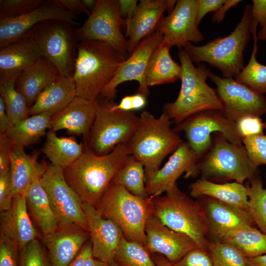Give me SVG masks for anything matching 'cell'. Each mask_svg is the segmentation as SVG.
<instances>
[{
    "label": "cell",
    "mask_w": 266,
    "mask_h": 266,
    "mask_svg": "<svg viewBox=\"0 0 266 266\" xmlns=\"http://www.w3.org/2000/svg\"><path fill=\"white\" fill-rule=\"evenodd\" d=\"M244 185L248 193L249 212L256 226L266 234V186L263 187L260 174L247 180Z\"/></svg>",
    "instance_id": "39"
},
{
    "label": "cell",
    "mask_w": 266,
    "mask_h": 266,
    "mask_svg": "<svg viewBox=\"0 0 266 266\" xmlns=\"http://www.w3.org/2000/svg\"><path fill=\"white\" fill-rule=\"evenodd\" d=\"M10 126V121L4 101L0 96V134H5Z\"/></svg>",
    "instance_id": "56"
},
{
    "label": "cell",
    "mask_w": 266,
    "mask_h": 266,
    "mask_svg": "<svg viewBox=\"0 0 266 266\" xmlns=\"http://www.w3.org/2000/svg\"><path fill=\"white\" fill-rule=\"evenodd\" d=\"M178 57L182 66L181 88L174 101L164 105L162 113L176 125L203 110H222L216 89L206 83L208 78L206 66L200 63L196 67L183 48L179 49Z\"/></svg>",
    "instance_id": "4"
},
{
    "label": "cell",
    "mask_w": 266,
    "mask_h": 266,
    "mask_svg": "<svg viewBox=\"0 0 266 266\" xmlns=\"http://www.w3.org/2000/svg\"><path fill=\"white\" fill-rule=\"evenodd\" d=\"M77 96L73 78L60 75L43 90L30 108V115L46 112L52 116L65 108Z\"/></svg>",
    "instance_id": "28"
},
{
    "label": "cell",
    "mask_w": 266,
    "mask_h": 266,
    "mask_svg": "<svg viewBox=\"0 0 266 266\" xmlns=\"http://www.w3.org/2000/svg\"><path fill=\"white\" fill-rule=\"evenodd\" d=\"M46 0H0V18L15 17L36 8Z\"/></svg>",
    "instance_id": "43"
},
{
    "label": "cell",
    "mask_w": 266,
    "mask_h": 266,
    "mask_svg": "<svg viewBox=\"0 0 266 266\" xmlns=\"http://www.w3.org/2000/svg\"><path fill=\"white\" fill-rule=\"evenodd\" d=\"M239 135L243 138L264 134L266 124L260 117L247 115L241 117L235 121Z\"/></svg>",
    "instance_id": "45"
},
{
    "label": "cell",
    "mask_w": 266,
    "mask_h": 266,
    "mask_svg": "<svg viewBox=\"0 0 266 266\" xmlns=\"http://www.w3.org/2000/svg\"><path fill=\"white\" fill-rule=\"evenodd\" d=\"M164 39V36L156 31L143 39L129 57L121 64L114 77L99 98L113 100L116 97L117 88L119 85L133 80L139 84L136 92L148 97L149 89L144 81L145 70L152 53Z\"/></svg>",
    "instance_id": "15"
},
{
    "label": "cell",
    "mask_w": 266,
    "mask_h": 266,
    "mask_svg": "<svg viewBox=\"0 0 266 266\" xmlns=\"http://www.w3.org/2000/svg\"><path fill=\"white\" fill-rule=\"evenodd\" d=\"M251 7L245 6L239 22L228 36L200 46L186 44L183 48L193 63H207L220 70L223 77L235 78L244 67L243 52L254 26L258 25L252 18Z\"/></svg>",
    "instance_id": "3"
},
{
    "label": "cell",
    "mask_w": 266,
    "mask_h": 266,
    "mask_svg": "<svg viewBox=\"0 0 266 266\" xmlns=\"http://www.w3.org/2000/svg\"><path fill=\"white\" fill-rule=\"evenodd\" d=\"M50 129L42 151L53 166L65 168L75 162L82 154L84 144L73 137H60Z\"/></svg>",
    "instance_id": "33"
},
{
    "label": "cell",
    "mask_w": 266,
    "mask_h": 266,
    "mask_svg": "<svg viewBox=\"0 0 266 266\" xmlns=\"http://www.w3.org/2000/svg\"><path fill=\"white\" fill-rule=\"evenodd\" d=\"M147 242L144 246L151 254L164 256L174 264L191 250L199 247L188 235L164 225L153 215L145 225Z\"/></svg>",
    "instance_id": "20"
},
{
    "label": "cell",
    "mask_w": 266,
    "mask_h": 266,
    "mask_svg": "<svg viewBox=\"0 0 266 266\" xmlns=\"http://www.w3.org/2000/svg\"><path fill=\"white\" fill-rule=\"evenodd\" d=\"M41 56L25 37L0 49V78L19 74Z\"/></svg>",
    "instance_id": "31"
},
{
    "label": "cell",
    "mask_w": 266,
    "mask_h": 266,
    "mask_svg": "<svg viewBox=\"0 0 266 266\" xmlns=\"http://www.w3.org/2000/svg\"><path fill=\"white\" fill-rule=\"evenodd\" d=\"M257 28V26H255L252 32L254 44L249 61L235 79L264 95L266 93V66L259 63L256 59L258 51Z\"/></svg>",
    "instance_id": "38"
},
{
    "label": "cell",
    "mask_w": 266,
    "mask_h": 266,
    "mask_svg": "<svg viewBox=\"0 0 266 266\" xmlns=\"http://www.w3.org/2000/svg\"><path fill=\"white\" fill-rule=\"evenodd\" d=\"M203 211L209 241H219L226 234L243 228L256 227L248 210L207 196L197 199Z\"/></svg>",
    "instance_id": "17"
},
{
    "label": "cell",
    "mask_w": 266,
    "mask_h": 266,
    "mask_svg": "<svg viewBox=\"0 0 266 266\" xmlns=\"http://www.w3.org/2000/svg\"><path fill=\"white\" fill-rule=\"evenodd\" d=\"M0 233L13 241L20 251L38 236L30 218L25 196L15 195L10 208L0 212Z\"/></svg>",
    "instance_id": "23"
},
{
    "label": "cell",
    "mask_w": 266,
    "mask_h": 266,
    "mask_svg": "<svg viewBox=\"0 0 266 266\" xmlns=\"http://www.w3.org/2000/svg\"><path fill=\"white\" fill-rule=\"evenodd\" d=\"M73 26L64 20H45L33 26L23 37L29 39L40 56L52 63L61 75L73 78L79 43Z\"/></svg>",
    "instance_id": "10"
},
{
    "label": "cell",
    "mask_w": 266,
    "mask_h": 266,
    "mask_svg": "<svg viewBox=\"0 0 266 266\" xmlns=\"http://www.w3.org/2000/svg\"><path fill=\"white\" fill-rule=\"evenodd\" d=\"M126 58L104 42L80 41L73 76L77 96L95 101Z\"/></svg>",
    "instance_id": "2"
},
{
    "label": "cell",
    "mask_w": 266,
    "mask_h": 266,
    "mask_svg": "<svg viewBox=\"0 0 266 266\" xmlns=\"http://www.w3.org/2000/svg\"><path fill=\"white\" fill-rule=\"evenodd\" d=\"M76 18L57 0H46L40 6L23 15L0 18V49L20 39L32 28L43 21L64 20L77 26Z\"/></svg>",
    "instance_id": "19"
},
{
    "label": "cell",
    "mask_w": 266,
    "mask_h": 266,
    "mask_svg": "<svg viewBox=\"0 0 266 266\" xmlns=\"http://www.w3.org/2000/svg\"><path fill=\"white\" fill-rule=\"evenodd\" d=\"M57 0L64 8L76 16L82 13H85L89 16L91 13L84 6L81 0Z\"/></svg>",
    "instance_id": "52"
},
{
    "label": "cell",
    "mask_w": 266,
    "mask_h": 266,
    "mask_svg": "<svg viewBox=\"0 0 266 266\" xmlns=\"http://www.w3.org/2000/svg\"><path fill=\"white\" fill-rule=\"evenodd\" d=\"M13 145L5 134H0V174L10 169V156Z\"/></svg>",
    "instance_id": "49"
},
{
    "label": "cell",
    "mask_w": 266,
    "mask_h": 266,
    "mask_svg": "<svg viewBox=\"0 0 266 266\" xmlns=\"http://www.w3.org/2000/svg\"><path fill=\"white\" fill-rule=\"evenodd\" d=\"M83 266H110V265L107 263L95 258L91 254L86 259Z\"/></svg>",
    "instance_id": "59"
},
{
    "label": "cell",
    "mask_w": 266,
    "mask_h": 266,
    "mask_svg": "<svg viewBox=\"0 0 266 266\" xmlns=\"http://www.w3.org/2000/svg\"><path fill=\"white\" fill-rule=\"evenodd\" d=\"M60 75L52 63L41 57L19 74L16 81V88L24 96L30 108L40 93L53 83Z\"/></svg>",
    "instance_id": "26"
},
{
    "label": "cell",
    "mask_w": 266,
    "mask_h": 266,
    "mask_svg": "<svg viewBox=\"0 0 266 266\" xmlns=\"http://www.w3.org/2000/svg\"><path fill=\"white\" fill-rule=\"evenodd\" d=\"M239 0H226V2L216 12H215L211 18L213 23H220L225 18L227 12L232 7L235 6L238 3L241 2Z\"/></svg>",
    "instance_id": "54"
},
{
    "label": "cell",
    "mask_w": 266,
    "mask_h": 266,
    "mask_svg": "<svg viewBox=\"0 0 266 266\" xmlns=\"http://www.w3.org/2000/svg\"><path fill=\"white\" fill-rule=\"evenodd\" d=\"M82 207L88 225L92 255L109 264L114 261L123 233L117 224L103 217L95 206L82 202Z\"/></svg>",
    "instance_id": "21"
},
{
    "label": "cell",
    "mask_w": 266,
    "mask_h": 266,
    "mask_svg": "<svg viewBox=\"0 0 266 266\" xmlns=\"http://www.w3.org/2000/svg\"><path fill=\"white\" fill-rule=\"evenodd\" d=\"M112 182L125 187L133 195L149 198L145 186V169L143 164L130 155L123 166L114 175Z\"/></svg>",
    "instance_id": "36"
},
{
    "label": "cell",
    "mask_w": 266,
    "mask_h": 266,
    "mask_svg": "<svg viewBox=\"0 0 266 266\" xmlns=\"http://www.w3.org/2000/svg\"><path fill=\"white\" fill-rule=\"evenodd\" d=\"M258 40H266V26L262 28L257 33Z\"/></svg>",
    "instance_id": "61"
},
{
    "label": "cell",
    "mask_w": 266,
    "mask_h": 266,
    "mask_svg": "<svg viewBox=\"0 0 266 266\" xmlns=\"http://www.w3.org/2000/svg\"><path fill=\"white\" fill-rule=\"evenodd\" d=\"M110 266H120L117 263H116L114 261L109 263Z\"/></svg>",
    "instance_id": "62"
},
{
    "label": "cell",
    "mask_w": 266,
    "mask_h": 266,
    "mask_svg": "<svg viewBox=\"0 0 266 266\" xmlns=\"http://www.w3.org/2000/svg\"><path fill=\"white\" fill-rule=\"evenodd\" d=\"M38 155L27 154L24 147L14 145L10 156V174L14 196L26 192L32 182L41 177L45 171L47 165L37 160Z\"/></svg>",
    "instance_id": "27"
},
{
    "label": "cell",
    "mask_w": 266,
    "mask_h": 266,
    "mask_svg": "<svg viewBox=\"0 0 266 266\" xmlns=\"http://www.w3.org/2000/svg\"><path fill=\"white\" fill-rule=\"evenodd\" d=\"M196 0H178L169 14L163 16L155 31L161 33L171 46L183 48L188 43H197L204 39L196 23Z\"/></svg>",
    "instance_id": "16"
},
{
    "label": "cell",
    "mask_w": 266,
    "mask_h": 266,
    "mask_svg": "<svg viewBox=\"0 0 266 266\" xmlns=\"http://www.w3.org/2000/svg\"><path fill=\"white\" fill-rule=\"evenodd\" d=\"M19 75L0 78V95L4 101L11 125L30 115V107L26 100L16 88Z\"/></svg>",
    "instance_id": "37"
},
{
    "label": "cell",
    "mask_w": 266,
    "mask_h": 266,
    "mask_svg": "<svg viewBox=\"0 0 266 266\" xmlns=\"http://www.w3.org/2000/svg\"><path fill=\"white\" fill-rule=\"evenodd\" d=\"M198 10L196 23L199 26L202 19L210 12H216L226 2V0H196Z\"/></svg>",
    "instance_id": "50"
},
{
    "label": "cell",
    "mask_w": 266,
    "mask_h": 266,
    "mask_svg": "<svg viewBox=\"0 0 266 266\" xmlns=\"http://www.w3.org/2000/svg\"><path fill=\"white\" fill-rule=\"evenodd\" d=\"M196 166L200 178L217 183L234 180L244 184L260 174L259 166L250 160L243 144L231 143L219 133L212 134L210 147Z\"/></svg>",
    "instance_id": "7"
},
{
    "label": "cell",
    "mask_w": 266,
    "mask_h": 266,
    "mask_svg": "<svg viewBox=\"0 0 266 266\" xmlns=\"http://www.w3.org/2000/svg\"><path fill=\"white\" fill-rule=\"evenodd\" d=\"M13 198L10 169L0 174V212L10 208Z\"/></svg>",
    "instance_id": "48"
},
{
    "label": "cell",
    "mask_w": 266,
    "mask_h": 266,
    "mask_svg": "<svg viewBox=\"0 0 266 266\" xmlns=\"http://www.w3.org/2000/svg\"><path fill=\"white\" fill-rule=\"evenodd\" d=\"M208 77L216 86L222 111L235 122L242 117L266 114V98L233 78L221 77L208 68Z\"/></svg>",
    "instance_id": "14"
},
{
    "label": "cell",
    "mask_w": 266,
    "mask_h": 266,
    "mask_svg": "<svg viewBox=\"0 0 266 266\" xmlns=\"http://www.w3.org/2000/svg\"><path fill=\"white\" fill-rule=\"evenodd\" d=\"M151 256L157 266H174L173 264L160 254H152Z\"/></svg>",
    "instance_id": "58"
},
{
    "label": "cell",
    "mask_w": 266,
    "mask_h": 266,
    "mask_svg": "<svg viewBox=\"0 0 266 266\" xmlns=\"http://www.w3.org/2000/svg\"><path fill=\"white\" fill-rule=\"evenodd\" d=\"M89 236V232L75 225L59 227L54 232L43 236L51 266H68Z\"/></svg>",
    "instance_id": "22"
},
{
    "label": "cell",
    "mask_w": 266,
    "mask_h": 266,
    "mask_svg": "<svg viewBox=\"0 0 266 266\" xmlns=\"http://www.w3.org/2000/svg\"><path fill=\"white\" fill-rule=\"evenodd\" d=\"M167 0H140L132 18L125 23L129 56L140 42L155 31L167 10Z\"/></svg>",
    "instance_id": "24"
},
{
    "label": "cell",
    "mask_w": 266,
    "mask_h": 266,
    "mask_svg": "<svg viewBox=\"0 0 266 266\" xmlns=\"http://www.w3.org/2000/svg\"><path fill=\"white\" fill-rule=\"evenodd\" d=\"M242 141L250 160L259 166L266 165V135L246 137Z\"/></svg>",
    "instance_id": "44"
},
{
    "label": "cell",
    "mask_w": 266,
    "mask_h": 266,
    "mask_svg": "<svg viewBox=\"0 0 266 266\" xmlns=\"http://www.w3.org/2000/svg\"><path fill=\"white\" fill-rule=\"evenodd\" d=\"M84 6L91 13L96 7L98 0H81Z\"/></svg>",
    "instance_id": "60"
},
{
    "label": "cell",
    "mask_w": 266,
    "mask_h": 266,
    "mask_svg": "<svg viewBox=\"0 0 266 266\" xmlns=\"http://www.w3.org/2000/svg\"><path fill=\"white\" fill-rule=\"evenodd\" d=\"M119 12L121 17L128 22L133 16L138 7L137 0H119Z\"/></svg>",
    "instance_id": "53"
},
{
    "label": "cell",
    "mask_w": 266,
    "mask_h": 266,
    "mask_svg": "<svg viewBox=\"0 0 266 266\" xmlns=\"http://www.w3.org/2000/svg\"><path fill=\"white\" fill-rule=\"evenodd\" d=\"M252 2V18L263 28L266 26V0H253Z\"/></svg>",
    "instance_id": "51"
},
{
    "label": "cell",
    "mask_w": 266,
    "mask_h": 266,
    "mask_svg": "<svg viewBox=\"0 0 266 266\" xmlns=\"http://www.w3.org/2000/svg\"><path fill=\"white\" fill-rule=\"evenodd\" d=\"M246 266H266V253L253 257L246 258Z\"/></svg>",
    "instance_id": "57"
},
{
    "label": "cell",
    "mask_w": 266,
    "mask_h": 266,
    "mask_svg": "<svg viewBox=\"0 0 266 266\" xmlns=\"http://www.w3.org/2000/svg\"><path fill=\"white\" fill-rule=\"evenodd\" d=\"M197 162L195 151L187 141H183L163 167L145 178L149 197L155 198L172 189L177 184V179L184 172L185 178L199 175Z\"/></svg>",
    "instance_id": "18"
},
{
    "label": "cell",
    "mask_w": 266,
    "mask_h": 266,
    "mask_svg": "<svg viewBox=\"0 0 266 266\" xmlns=\"http://www.w3.org/2000/svg\"><path fill=\"white\" fill-rule=\"evenodd\" d=\"M138 127L126 144L131 155L143 165L145 178L160 168L164 159L183 142L173 123L165 114L156 118L148 110L143 111Z\"/></svg>",
    "instance_id": "5"
},
{
    "label": "cell",
    "mask_w": 266,
    "mask_h": 266,
    "mask_svg": "<svg viewBox=\"0 0 266 266\" xmlns=\"http://www.w3.org/2000/svg\"><path fill=\"white\" fill-rule=\"evenodd\" d=\"M40 182L47 194L59 227L75 225L89 232L83 202L66 181L64 169L47 165Z\"/></svg>",
    "instance_id": "13"
},
{
    "label": "cell",
    "mask_w": 266,
    "mask_h": 266,
    "mask_svg": "<svg viewBox=\"0 0 266 266\" xmlns=\"http://www.w3.org/2000/svg\"><path fill=\"white\" fill-rule=\"evenodd\" d=\"M92 253L91 241L86 243L68 266H83L87 258Z\"/></svg>",
    "instance_id": "55"
},
{
    "label": "cell",
    "mask_w": 266,
    "mask_h": 266,
    "mask_svg": "<svg viewBox=\"0 0 266 266\" xmlns=\"http://www.w3.org/2000/svg\"><path fill=\"white\" fill-rule=\"evenodd\" d=\"M130 155L126 144H120L104 155L84 147L81 156L64 168L65 178L83 203L95 207Z\"/></svg>",
    "instance_id": "1"
},
{
    "label": "cell",
    "mask_w": 266,
    "mask_h": 266,
    "mask_svg": "<svg viewBox=\"0 0 266 266\" xmlns=\"http://www.w3.org/2000/svg\"><path fill=\"white\" fill-rule=\"evenodd\" d=\"M207 250L213 266H246V258L232 244L208 241Z\"/></svg>",
    "instance_id": "41"
},
{
    "label": "cell",
    "mask_w": 266,
    "mask_h": 266,
    "mask_svg": "<svg viewBox=\"0 0 266 266\" xmlns=\"http://www.w3.org/2000/svg\"><path fill=\"white\" fill-rule=\"evenodd\" d=\"M144 246L121 239L115 252L114 261L120 266H157Z\"/></svg>",
    "instance_id": "40"
},
{
    "label": "cell",
    "mask_w": 266,
    "mask_h": 266,
    "mask_svg": "<svg viewBox=\"0 0 266 266\" xmlns=\"http://www.w3.org/2000/svg\"><path fill=\"white\" fill-rule=\"evenodd\" d=\"M152 201L154 215L164 225L188 235L200 247L207 250L205 217L197 200L181 191L176 184L165 196L153 198Z\"/></svg>",
    "instance_id": "9"
},
{
    "label": "cell",
    "mask_w": 266,
    "mask_h": 266,
    "mask_svg": "<svg viewBox=\"0 0 266 266\" xmlns=\"http://www.w3.org/2000/svg\"><path fill=\"white\" fill-rule=\"evenodd\" d=\"M19 266H51L49 260L38 238L20 251Z\"/></svg>",
    "instance_id": "42"
},
{
    "label": "cell",
    "mask_w": 266,
    "mask_h": 266,
    "mask_svg": "<svg viewBox=\"0 0 266 266\" xmlns=\"http://www.w3.org/2000/svg\"><path fill=\"white\" fill-rule=\"evenodd\" d=\"M119 7V0H98L87 19L80 27L75 29L78 40L106 42L127 59L129 57L127 39L121 30L125 20L120 15Z\"/></svg>",
    "instance_id": "12"
},
{
    "label": "cell",
    "mask_w": 266,
    "mask_h": 266,
    "mask_svg": "<svg viewBox=\"0 0 266 266\" xmlns=\"http://www.w3.org/2000/svg\"><path fill=\"white\" fill-rule=\"evenodd\" d=\"M52 117L46 112L29 116L11 125L5 135L14 145L30 146L44 135L47 129H51Z\"/></svg>",
    "instance_id": "34"
},
{
    "label": "cell",
    "mask_w": 266,
    "mask_h": 266,
    "mask_svg": "<svg viewBox=\"0 0 266 266\" xmlns=\"http://www.w3.org/2000/svg\"><path fill=\"white\" fill-rule=\"evenodd\" d=\"M20 250L11 239L0 233V266H18Z\"/></svg>",
    "instance_id": "46"
},
{
    "label": "cell",
    "mask_w": 266,
    "mask_h": 266,
    "mask_svg": "<svg viewBox=\"0 0 266 266\" xmlns=\"http://www.w3.org/2000/svg\"><path fill=\"white\" fill-rule=\"evenodd\" d=\"M171 48L164 39L152 53L144 75L147 87L171 83L180 79L182 66L171 57Z\"/></svg>",
    "instance_id": "29"
},
{
    "label": "cell",
    "mask_w": 266,
    "mask_h": 266,
    "mask_svg": "<svg viewBox=\"0 0 266 266\" xmlns=\"http://www.w3.org/2000/svg\"><path fill=\"white\" fill-rule=\"evenodd\" d=\"M174 266H213L210 255L207 249L197 247L186 254Z\"/></svg>",
    "instance_id": "47"
},
{
    "label": "cell",
    "mask_w": 266,
    "mask_h": 266,
    "mask_svg": "<svg viewBox=\"0 0 266 266\" xmlns=\"http://www.w3.org/2000/svg\"><path fill=\"white\" fill-rule=\"evenodd\" d=\"M96 111L95 101L76 96L65 108L52 116L51 129L55 132L64 129L72 133L82 134L85 140L90 132Z\"/></svg>",
    "instance_id": "25"
},
{
    "label": "cell",
    "mask_w": 266,
    "mask_h": 266,
    "mask_svg": "<svg viewBox=\"0 0 266 266\" xmlns=\"http://www.w3.org/2000/svg\"><path fill=\"white\" fill-rule=\"evenodd\" d=\"M265 176H266V174H265Z\"/></svg>",
    "instance_id": "63"
},
{
    "label": "cell",
    "mask_w": 266,
    "mask_h": 266,
    "mask_svg": "<svg viewBox=\"0 0 266 266\" xmlns=\"http://www.w3.org/2000/svg\"><path fill=\"white\" fill-rule=\"evenodd\" d=\"M95 207L102 216L114 221L128 240L145 246V225L154 215L152 198H142L111 182Z\"/></svg>",
    "instance_id": "6"
},
{
    "label": "cell",
    "mask_w": 266,
    "mask_h": 266,
    "mask_svg": "<svg viewBox=\"0 0 266 266\" xmlns=\"http://www.w3.org/2000/svg\"><path fill=\"white\" fill-rule=\"evenodd\" d=\"M97 111L84 146L97 155L110 153L120 144H127L135 133L140 121L133 111L114 108L113 100L98 98Z\"/></svg>",
    "instance_id": "8"
},
{
    "label": "cell",
    "mask_w": 266,
    "mask_h": 266,
    "mask_svg": "<svg viewBox=\"0 0 266 266\" xmlns=\"http://www.w3.org/2000/svg\"><path fill=\"white\" fill-rule=\"evenodd\" d=\"M37 177L32 182L25 194L28 208L39 228L42 235L56 231L59 227L47 194Z\"/></svg>",
    "instance_id": "32"
},
{
    "label": "cell",
    "mask_w": 266,
    "mask_h": 266,
    "mask_svg": "<svg viewBox=\"0 0 266 266\" xmlns=\"http://www.w3.org/2000/svg\"><path fill=\"white\" fill-rule=\"evenodd\" d=\"M189 189L193 198L207 196L248 210V193L244 184L236 181L217 183L200 178L191 184Z\"/></svg>",
    "instance_id": "30"
},
{
    "label": "cell",
    "mask_w": 266,
    "mask_h": 266,
    "mask_svg": "<svg viewBox=\"0 0 266 266\" xmlns=\"http://www.w3.org/2000/svg\"><path fill=\"white\" fill-rule=\"evenodd\" d=\"M219 241L233 245L245 258L266 253V234L256 227H248L232 231Z\"/></svg>",
    "instance_id": "35"
},
{
    "label": "cell",
    "mask_w": 266,
    "mask_h": 266,
    "mask_svg": "<svg viewBox=\"0 0 266 266\" xmlns=\"http://www.w3.org/2000/svg\"><path fill=\"white\" fill-rule=\"evenodd\" d=\"M185 132L187 142L195 151L198 161L211 146L212 134L221 133L231 143L243 144L235 122L228 118L220 109H208L195 113L173 128Z\"/></svg>",
    "instance_id": "11"
}]
</instances>
